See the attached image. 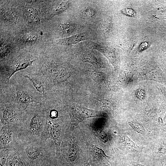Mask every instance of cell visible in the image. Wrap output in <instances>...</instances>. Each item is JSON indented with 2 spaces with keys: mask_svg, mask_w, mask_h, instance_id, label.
<instances>
[{
  "mask_svg": "<svg viewBox=\"0 0 166 166\" xmlns=\"http://www.w3.org/2000/svg\"><path fill=\"white\" fill-rule=\"evenodd\" d=\"M46 101L31 81L19 71L11 77L8 84L0 85V102L17 104L25 109L30 104L44 105Z\"/></svg>",
  "mask_w": 166,
  "mask_h": 166,
  "instance_id": "6da1fadb",
  "label": "cell"
},
{
  "mask_svg": "<svg viewBox=\"0 0 166 166\" xmlns=\"http://www.w3.org/2000/svg\"><path fill=\"white\" fill-rule=\"evenodd\" d=\"M46 118L45 107L39 104L29 105L24 110L17 127H24L26 132L32 140L41 138Z\"/></svg>",
  "mask_w": 166,
  "mask_h": 166,
  "instance_id": "7a4b0ae2",
  "label": "cell"
},
{
  "mask_svg": "<svg viewBox=\"0 0 166 166\" xmlns=\"http://www.w3.org/2000/svg\"><path fill=\"white\" fill-rule=\"evenodd\" d=\"M36 59H31L28 57H20L8 63L1 65L0 83L2 85L8 84L11 77L17 72L33 66V63Z\"/></svg>",
  "mask_w": 166,
  "mask_h": 166,
  "instance_id": "3957f363",
  "label": "cell"
},
{
  "mask_svg": "<svg viewBox=\"0 0 166 166\" xmlns=\"http://www.w3.org/2000/svg\"><path fill=\"white\" fill-rule=\"evenodd\" d=\"M24 109L17 104L0 102V123L2 126L6 124L17 126L21 121Z\"/></svg>",
  "mask_w": 166,
  "mask_h": 166,
  "instance_id": "277c9868",
  "label": "cell"
},
{
  "mask_svg": "<svg viewBox=\"0 0 166 166\" xmlns=\"http://www.w3.org/2000/svg\"><path fill=\"white\" fill-rule=\"evenodd\" d=\"M28 142L24 147L23 152H20L30 166H35L51 157L40 144Z\"/></svg>",
  "mask_w": 166,
  "mask_h": 166,
  "instance_id": "5b68a950",
  "label": "cell"
},
{
  "mask_svg": "<svg viewBox=\"0 0 166 166\" xmlns=\"http://www.w3.org/2000/svg\"><path fill=\"white\" fill-rule=\"evenodd\" d=\"M17 126L6 124L2 126L0 133V149H11L18 137Z\"/></svg>",
  "mask_w": 166,
  "mask_h": 166,
  "instance_id": "8992f818",
  "label": "cell"
},
{
  "mask_svg": "<svg viewBox=\"0 0 166 166\" xmlns=\"http://www.w3.org/2000/svg\"><path fill=\"white\" fill-rule=\"evenodd\" d=\"M69 113L72 120L80 121L85 119L92 117H101V112L96 110L81 107L77 105H67L64 107Z\"/></svg>",
  "mask_w": 166,
  "mask_h": 166,
  "instance_id": "52a82bcc",
  "label": "cell"
},
{
  "mask_svg": "<svg viewBox=\"0 0 166 166\" xmlns=\"http://www.w3.org/2000/svg\"><path fill=\"white\" fill-rule=\"evenodd\" d=\"M6 166H30L22 154L10 149Z\"/></svg>",
  "mask_w": 166,
  "mask_h": 166,
  "instance_id": "ba28073f",
  "label": "cell"
},
{
  "mask_svg": "<svg viewBox=\"0 0 166 166\" xmlns=\"http://www.w3.org/2000/svg\"><path fill=\"white\" fill-rule=\"evenodd\" d=\"M88 39V38L83 34H77L56 41V43L60 45H69L77 43Z\"/></svg>",
  "mask_w": 166,
  "mask_h": 166,
  "instance_id": "9c48e42d",
  "label": "cell"
},
{
  "mask_svg": "<svg viewBox=\"0 0 166 166\" xmlns=\"http://www.w3.org/2000/svg\"><path fill=\"white\" fill-rule=\"evenodd\" d=\"M21 75L29 79L35 89L45 97V88L42 81L36 76L31 74L22 73L19 71Z\"/></svg>",
  "mask_w": 166,
  "mask_h": 166,
  "instance_id": "30bf717a",
  "label": "cell"
},
{
  "mask_svg": "<svg viewBox=\"0 0 166 166\" xmlns=\"http://www.w3.org/2000/svg\"><path fill=\"white\" fill-rule=\"evenodd\" d=\"M82 58L83 61L92 63L96 67L100 68L101 64L98 62L92 52L85 51L83 54Z\"/></svg>",
  "mask_w": 166,
  "mask_h": 166,
  "instance_id": "8fae6325",
  "label": "cell"
},
{
  "mask_svg": "<svg viewBox=\"0 0 166 166\" xmlns=\"http://www.w3.org/2000/svg\"><path fill=\"white\" fill-rule=\"evenodd\" d=\"M122 139L126 147L131 151L140 152L143 148V147L137 145L127 135H123L122 137Z\"/></svg>",
  "mask_w": 166,
  "mask_h": 166,
  "instance_id": "7c38bea8",
  "label": "cell"
},
{
  "mask_svg": "<svg viewBox=\"0 0 166 166\" xmlns=\"http://www.w3.org/2000/svg\"><path fill=\"white\" fill-rule=\"evenodd\" d=\"M27 20L30 23H36L39 21L38 13L37 10L32 7L26 9V11Z\"/></svg>",
  "mask_w": 166,
  "mask_h": 166,
  "instance_id": "4fadbf2b",
  "label": "cell"
},
{
  "mask_svg": "<svg viewBox=\"0 0 166 166\" xmlns=\"http://www.w3.org/2000/svg\"><path fill=\"white\" fill-rule=\"evenodd\" d=\"M77 151L75 147H72L68 150L64 162L66 164H71L75 162L77 159Z\"/></svg>",
  "mask_w": 166,
  "mask_h": 166,
  "instance_id": "5bb4252c",
  "label": "cell"
},
{
  "mask_svg": "<svg viewBox=\"0 0 166 166\" xmlns=\"http://www.w3.org/2000/svg\"><path fill=\"white\" fill-rule=\"evenodd\" d=\"M69 2H62L56 5L53 8V13L54 15L59 14L66 10L69 7Z\"/></svg>",
  "mask_w": 166,
  "mask_h": 166,
  "instance_id": "9a60e30c",
  "label": "cell"
},
{
  "mask_svg": "<svg viewBox=\"0 0 166 166\" xmlns=\"http://www.w3.org/2000/svg\"><path fill=\"white\" fill-rule=\"evenodd\" d=\"M10 149H0V166H6L10 153Z\"/></svg>",
  "mask_w": 166,
  "mask_h": 166,
  "instance_id": "2e32d148",
  "label": "cell"
},
{
  "mask_svg": "<svg viewBox=\"0 0 166 166\" xmlns=\"http://www.w3.org/2000/svg\"><path fill=\"white\" fill-rule=\"evenodd\" d=\"M61 30L65 34H70L73 32L75 27L73 24L69 22H65L60 26Z\"/></svg>",
  "mask_w": 166,
  "mask_h": 166,
  "instance_id": "e0dca14e",
  "label": "cell"
},
{
  "mask_svg": "<svg viewBox=\"0 0 166 166\" xmlns=\"http://www.w3.org/2000/svg\"><path fill=\"white\" fill-rule=\"evenodd\" d=\"M123 165V166H153L152 165L146 162L139 160L127 161Z\"/></svg>",
  "mask_w": 166,
  "mask_h": 166,
  "instance_id": "ac0fdd59",
  "label": "cell"
},
{
  "mask_svg": "<svg viewBox=\"0 0 166 166\" xmlns=\"http://www.w3.org/2000/svg\"><path fill=\"white\" fill-rule=\"evenodd\" d=\"M38 38V36L37 34L32 33L24 35L22 38L25 42L30 43L36 41Z\"/></svg>",
  "mask_w": 166,
  "mask_h": 166,
  "instance_id": "d6986e66",
  "label": "cell"
},
{
  "mask_svg": "<svg viewBox=\"0 0 166 166\" xmlns=\"http://www.w3.org/2000/svg\"><path fill=\"white\" fill-rule=\"evenodd\" d=\"M129 124L137 132L140 134L144 133L145 131L144 127L140 123L135 122H130Z\"/></svg>",
  "mask_w": 166,
  "mask_h": 166,
  "instance_id": "ffe728a7",
  "label": "cell"
},
{
  "mask_svg": "<svg viewBox=\"0 0 166 166\" xmlns=\"http://www.w3.org/2000/svg\"><path fill=\"white\" fill-rule=\"evenodd\" d=\"M156 152V156L160 157L166 155V142H163L158 146Z\"/></svg>",
  "mask_w": 166,
  "mask_h": 166,
  "instance_id": "44dd1931",
  "label": "cell"
},
{
  "mask_svg": "<svg viewBox=\"0 0 166 166\" xmlns=\"http://www.w3.org/2000/svg\"><path fill=\"white\" fill-rule=\"evenodd\" d=\"M58 165L56 161L50 157L35 166H58Z\"/></svg>",
  "mask_w": 166,
  "mask_h": 166,
  "instance_id": "7402d4cb",
  "label": "cell"
},
{
  "mask_svg": "<svg viewBox=\"0 0 166 166\" xmlns=\"http://www.w3.org/2000/svg\"><path fill=\"white\" fill-rule=\"evenodd\" d=\"M83 13L87 17H91L95 15L96 11L92 8L87 7L84 9Z\"/></svg>",
  "mask_w": 166,
  "mask_h": 166,
  "instance_id": "603a6c76",
  "label": "cell"
},
{
  "mask_svg": "<svg viewBox=\"0 0 166 166\" xmlns=\"http://www.w3.org/2000/svg\"><path fill=\"white\" fill-rule=\"evenodd\" d=\"M123 13L130 16H135L136 14L134 11L130 8H124L122 10Z\"/></svg>",
  "mask_w": 166,
  "mask_h": 166,
  "instance_id": "cb8c5ba5",
  "label": "cell"
},
{
  "mask_svg": "<svg viewBox=\"0 0 166 166\" xmlns=\"http://www.w3.org/2000/svg\"><path fill=\"white\" fill-rule=\"evenodd\" d=\"M98 136L100 140L103 142H106L108 140V136L103 131H101L98 134Z\"/></svg>",
  "mask_w": 166,
  "mask_h": 166,
  "instance_id": "d4e9b609",
  "label": "cell"
},
{
  "mask_svg": "<svg viewBox=\"0 0 166 166\" xmlns=\"http://www.w3.org/2000/svg\"><path fill=\"white\" fill-rule=\"evenodd\" d=\"M148 43L146 42H144L142 43L140 46L139 48V50H143L145 48H146L148 47Z\"/></svg>",
  "mask_w": 166,
  "mask_h": 166,
  "instance_id": "484cf974",
  "label": "cell"
},
{
  "mask_svg": "<svg viewBox=\"0 0 166 166\" xmlns=\"http://www.w3.org/2000/svg\"><path fill=\"white\" fill-rule=\"evenodd\" d=\"M160 162L162 166H166V159H163Z\"/></svg>",
  "mask_w": 166,
  "mask_h": 166,
  "instance_id": "4316f807",
  "label": "cell"
},
{
  "mask_svg": "<svg viewBox=\"0 0 166 166\" xmlns=\"http://www.w3.org/2000/svg\"><path fill=\"white\" fill-rule=\"evenodd\" d=\"M82 166H91L88 163V162L86 161L85 163Z\"/></svg>",
  "mask_w": 166,
  "mask_h": 166,
  "instance_id": "83f0119b",
  "label": "cell"
},
{
  "mask_svg": "<svg viewBox=\"0 0 166 166\" xmlns=\"http://www.w3.org/2000/svg\"><path fill=\"white\" fill-rule=\"evenodd\" d=\"M112 166H114V165H113V164Z\"/></svg>",
  "mask_w": 166,
  "mask_h": 166,
  "instance_id": "f1b7e54d",
  "label": "cell"
}]
</instances>
